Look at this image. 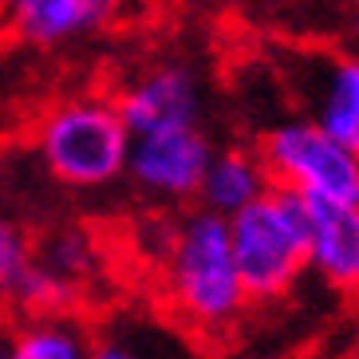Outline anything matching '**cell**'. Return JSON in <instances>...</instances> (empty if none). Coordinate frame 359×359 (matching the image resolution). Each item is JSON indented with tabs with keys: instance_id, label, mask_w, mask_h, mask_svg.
I'll return each instance as SVG.
<instances>
[{
	"instance_id": "obj_1",
	"label": "cell",
	"mask_w": 359,
	"mask_h": 359,
	"mask_svg": "<svg viewBox=\"0 0 359 359\" xmlns=\"http://www.w3.org/2000/svg\"><path fill=\"white\" fill-rule=\"evenodd\" d=\"M154 257L162 269L166 304L194 332H225L253 304L233 261L229 222L217 213L198 205L174 222H162Z\"/></svg>"
},
{
	"instance_id": "obj_2",
	"label": "cell",
	"mask_w": 359,
	"mask_h": 359,
	"mask_svg": "<svg viewBox=\"0 0 359 359\" xmlns=\"http://www.w3.org/2000/svg\"><path fill=\"white\" fill-rule=\"evenodd\" d=\"M32 154L43 174L67 190L95 194L127 178L130 127L118 115V103L95 91L55 99L32 123Z\"/></svg>"
},
{
	"instance_id": "obj_3",
	"label": "cell",
	"mask_w": 359,
	"mask_h": 359,
	"mask_svg": "<svg viewBox=\"0 0 359 359\" xmlns=\"http://www.w3.org/2000/svg\"><path fill=\"white\" fill-rule=\"evenodd\" d=\"M229 222V245L253 304L280 300L308 273V205L300 194L273 186Z\"/></svg>"
},
{
	"instance_id": "obj_4",
	"label": "cell",
	"mask_w": 359,
	"mask_h": 359,
	"mask_svg": "<svg viewBox=\"0 0 359 359\" xmlns=\"http://www.w3.org/2000/svg\"><path fill=\"white\" fill-rule=\"evenodd\" d=\"M269 178L280 190L300 198H327V201H359V154L339 147L324 127L308 115L280 118L257 138Z\"/></svg>"
},
{
	"instance_id": "obj_5",
	"label": "cell",
	"mask_w": 359,
	"mask_h": 359,
	"mask_svg": "<svg viewBox=\"0 0 359 359\" xmlns=\"http://www.w3.org/2000/svg\"><path fill=\"white\" fill-rule=\"evenodd\" d=\"M213 138L201 123L162 127L147 135H130L127 182L154 205H186L198 201L201 178L213 158Z\"/></svg>"
},
{
	"instance_id": "obj_6",
	"label": "cell",
	"mask_w": 359,
	"mask_h": 359,
	"mask_svg": "<svg viewBox=\"0 0 359 359\" xmlns=\"http://www.w3.org/2000/svg\"><path fill=\"white\" fill-rule=\"evenodd\" d=\"M99 245L79 225H60L36 241L32 276L20 292V316H48V312H75L87 296V285L99 273Z\"/></svg>"
},
{
	"instance_id": "obj_7",
	"label": "cell",
	"mask_w": 359,
	"mask_h": 359,
	"mask_svg": "<svg viewBox=\"0 0 359 359\" xmlns=\"http://www.w3.org/2000/svg\"><path fill=\"white\" fill-rule=\"evenodd\" d=\"M127 16V0H0V32L24 48H67Z\"/></svg>"
},
{
	"instance_id": "obj_8",
	"label": "cell",
	"mask_w": 359,
	"mask_h": 359,
	"mask_svg": "<svg viewBox=\"0 0 359 359\" xmlns=\"http://www.w3.org/2000/svg\"><path fill=\"white\" fill-rule=\"evenodd\" d=\"M118 115L130 127V135H147L162 127H190L205 118V91L190 64L166 60L147 72H138L115 95Z\"/></svg>"
},
{
	"instance_id": "obj_9",
	"label": "cell",
	"mask_w": 359,
	"mask_h": 359,
	"mask_svg": "<svg viewBox=\"0 0 359 359\" xmlns=\"http://www.w3.org/2000/svg\"><path fill=\"white\" fill-rule=\"evenodd\" d=\"M300 79L304 115L324 127L339 147L359 154V60L348 55H308Z\"/></svg>"
},
{
	"instance_id": "obj_10",
	"label": "cell",
	"mask_w": 359,
	"mask_h": 359,
	"mask_svg": "<svg viewBox=\"0 0 359 359\" xmlns=\"http://www.w3.org/2000/svg\"><path fill=\"white\" fill-rule=\"evenodd\" d=\"M308 205V273L327 288L359 292V201L304 198Z\"/></svg>"
},
{
	"instance_id": "obj_11",
	"label": "cell",
	"mask_w": 359,
	"mask_h": 359,
	"mask_svg": "<svg viewBox=\"0 0 359 359\" xmlns=\"http://www.w3.org/2000/svg\"><path fill=\"white\" fill-rule=\"evenodd\" d=\"M273 190L269 166H264L257 147H217L210 158V170L201 178L198 205L217 213V217H233L245 205H253L261 194Z\"/></svg>"
},
{
	"instance_id": "obj_12",
	"label": "cell",
	"mask_w": 359,
	"mask_h": 359,
	"mask_svg": "<svg viewBox=\"0 0 359 359\" xmlns=\"http://www.w3.org/2000/svg\"><path fill=\"white\" fill-rule=\"evenodd\" d=\"M12 359H95V336L75 312L20 316L12 324Z\"/></svg>"
},
{
	"instance_id": "obj_13",
	"label": "cell",
	"mask_w": 359,
	"mask_h": 359,
	"mask_svg": "<svg viewBox=\"0 0 359 359\" xmlns=\"http://www.w3.org/2000/svg\"><path fill=\"white\" fill-rule=\"evenodd\" d=\"M36 264V241L12 213L0 210V304L16 308L20 292L32 276Z\"/></svg>"
},
{
	"instance_id": "obj_14",
	"label": "cell",
	"mask_w": 359,
	"mask_h": 359,
	"mask_svg": "<svg viewBox=\"0 0 359 359\" xmlns=\"http://www.w3.org/2000/svg\"><path fill=\"white\" fill-rule=\"evenodd\" d=\"M95 359H162L150 351V344L127 336V332H107L95 339Z\"/></svg>"
},
{
	"instance_id": "obj_15",
	"label": "cell",
	"mask_w": 359,
	"mask_h": 359,
	"mask_svg": "<svg viewBox=\"0 0 359 359\" xmlns=\"http://www.w3.org/2000/svg\"><path fill=\"white\" fill-rule=\"evenodd\" d=\"M0 359H12V324H0Z\"/></svg>"
},
{
	"instance_id": "obj_16",
	"label": "cell",
	"mask_w": 359,
	"mask_h": 359,
	"mask_svg": "<svg viewBox=\"0 0 359 359\" xmlns=\"http://www.w3.org/2000/svg\"><path fill=\"white\" fill-rule=\"evenodd\" d=\"M344 359H359V348H355V351H348V355H344Z\"/></svg>"
}]
</instances>
